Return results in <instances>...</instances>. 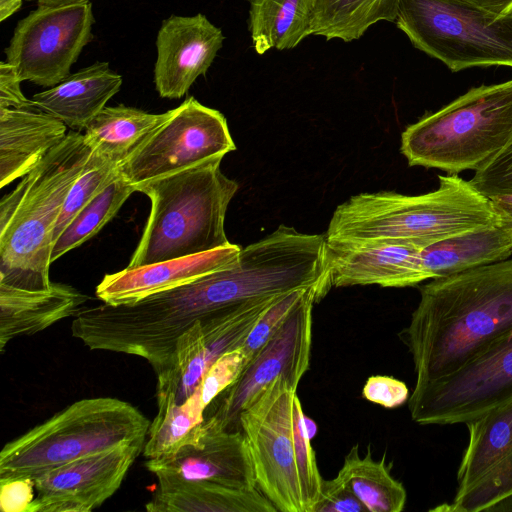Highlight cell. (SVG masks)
Listing matches in <instances>:
<instances>
[{
    "label": "cell",
    "instance_id": "43",
    "mask_svg": "<svg viewBox=\"0 0 512 512\" xmlns=\"http://www.w3.org/2000/svg\"><path fill=\"white\" fill-rule=\"evenodd\" d=\"M23 0H0V21L12 16L22 5Z\"/></svg>",
    "mask_w": 512,
    "mask_h": 512
},
{
    "label": "cell",
    "instance_id": "38",
    "mask_svg": "<svg viewBox=\"0 0 512 512\" xmlns=\"http://www.w3.org/2000/svg\"><path fill=\"white\" fill-rule=\"evenodd\" d=\"M312 512H367L351 489L336 475L322 482L321 495Z\"/></svg>",
    "mask_w": 512,
    "mask_h": 512
},
{
    "label": "cell",
    "instance_id": "22",
    "mask_svg": "<svg viewBox=\"0 0 512 512\" xmlns=\"http://www.w3.org/2000/svg\"><path fill=\"white\" fill-rule=\"evenodd\" d=\"M431 279L447 277L512 256V231L500 223L458 234L421 250Z\"/></svg>",
    "mask_w": 512,
    "mask_h": 512
},
{
    "label": "cell",
    "instance_id": "9",
    "mask_svg": "<svg viewBox=\"0 0 512 512\" xmlns=\"http://www.w3.org/2000/svg\"><path fill=\"white\" fill-rule=\"evenodd\" d=\"M512 400V332L456 371L414 387L408 399L421 425L468 423Z\"/></svg>",
    "mask_w": 512,
    "mask_h": 512
},
{
    "label": "cell",
    "instance_id": "21",
    "mask_svg": "<svg viewBox=\"0 0 512 512\" xmlns=\"http://www.w3.org/2000/svg\"><path fill=\"white\" fill-rule=\"evenodd\" d=\"M122 85V76L107 62H95L70 74L59 84L36 93L35 107L81 130L105 107Z\"/></svg>",
    "mask_w": 512,
    "mask_h": 512
},
{
    "label": "cell",
    "instance_id": "24",
    "mask_svg": "<svg viewBox=\"0 0 512 512\" xmlns=\"http://www.w3.org/2000/svg\"><path fill=\"white\" fill-rule=\"evenodd\" d=\"M148 113L123 104L104 107L84 128L92 150L118 164L171 115Z\"/></svg>",
    "mask_w": 512,
    "mask_h": 512
},
{
    "label": "cell",
    "instance_id": "44",
    "mask_svg": "<svg viewBox=\"0 0 512 512\" xmlns=\"http://www.w3.org/2000/svg\"><path fill=\"white\" fill-rule=\"evenodd\" d=\"M31 1H36L38 3V5L59 6V5H66V4L84 2V1H89V0H31Z\"/></svg>",
    "mask_w": 512,
    "mask_h": 512
},
{
    "label": "cell",
    "instance_id": "17",
    "mask_svg": "<svg viewBox=\"0 0 512 512\" xmlns=\"http://www.w3.org/2000/svg\"><path fill=\"white\" fill-rule=\"evenodd\" d=\"M220 28L198 13L165 19L156 38L154 83L160 97H183L196 79L205 75L221 49Z\"/></svg>",
    "mask_w": 512,
    "mask_h": 512
},
{
    "label": "cell",
    "instance_id": "2",
    "mask_svg": "<svg viewBox=\"0 0 512 512\" xmlns=\"http://www.w3.org/2000/svg\"><path fill=\"white\" fill-rule=\"evenodd\" d=\"M436 190L420 195L360 193L338 205L326 240L391 239L424 248L458 234L501 223L489 197L457 174L439 175Z\"/></svg>",
    "mask_w": 512,
    "mask_h": 512
},
{
    "label": "cell",
    "instance_id": "27",
    "mask_svg": "<svg viewBox=\"0 0 512 512\" xmlns=\"http://www.w3.org/2000/svg\"><path fill=\"white\" fill-rule=\"evenodd\" d=\"M337 476L351 489L367 512H401L407 493L403 484L392 477L386 457L372 458L368 446L361 457L358 444L344 458Z\"/></svg>",
    "mask_w": 512,
    "mask_h": 512
},
{
    "label": "cell",
    "instance_id": "26",
    "mask_svg": "<svg viewBox=\"0 0 512 512\" xmlns=\"http://www.w3.org/2000/svg\"><path fill=\"white\" fill-rule=\"evenodd\" d=\"M469 440L458 472V489L477 480L512 452V400L466 423Z\"/></svg>",
    "mask_w": 512,
    "mask_h": 512
},
{
    "label": "cell",
    "instance_id": "39",
    "mask_svg": "<svg viewBox=\"0 0 512 512\" xmlns=\"http://www.w3.org/2000/svg\"><path fill=\"white\" fill-rule=\"evenodd\" d=\"M0 509L2 512H29L34 500L33 479H12L0 481Z\"/></svg>",
    "mask_w": 512,
    "mask_h": 512
},
{
    "label": "cell",
    "instance_id": "3",
    "mask_svg": "<svg viewBox=\"0 0 512 512\" xmlns=\"http://www.w3.org/2000/svg\"><path fill=\"white\" fill-rule=\"evenodd\" d=\"M92 147L83 133L65 139L0 201V283L27 290L51 285L53 235L64 201Z\"/></svg>",
    "mask_w": 512,
    "mask_h": 512
},
{
    "label": "cell",
    "instance_id": "12",
    "mask_svg": "<svg viewBox=\"0 0 512 512\" xmlns=\"http://www.w3.org/2000/svg\"><path fill=\"white\" fill-rule=\"evenodd\" d=\"M280 296L222 309L188 329L178 339L169 365L156 374L157 406L185 402L220 356L242 347L253 327Z\"/></svg>",
    "mask_w": 512,
    "mask_h": 512
},
{
    "label": "cell",
    "instance_id": "37",
    "mask_svg": "<svg viewBox=\"0 0 512 512\" xmlns=\"http://www.w3.org/2000/svg\"><path fill=\"white\" fill-rule=\"evenodd\" d=\"M362 395L372 403L393 409L407 402L410 393L403 381L391 376L374 375L367 379Z\"/></svg>",
    "mask_w": 512,
    "mask_h": 512
},
{
    "label": "cell",
    "instance_id": "28",
    "mask_svg": "<svg viewBox=\"0 0 512 512\" xmlns=\"http://www.w3.org/2000/svg\"><path fill=\"white\" fill-rule=\"evenodd\" d=\"M400 0H312V35L351 42L379 21L394 22Z\"/></svg>",
    "mask_w": 512,
    "mask_h": 512
},
{
    "label": "cell",
    "instance_id": "41",
    "mask_svg": "<svg viewBox=\"0 0 512 512\" xmlns=\"http://www.w3.org/2000/svg\"><path fill=\"white\" fill-rule=\"evenodd\" d=\"M501 223L512 231V192L489 197Z\"/></svg>",
    "mask_w": 512,
    "mask_h": 512
},
{
    "label": "cell",
    "instance_id": "34",
    "mask_svg": "<svg viewBox=\"0 0 512 512\" xmlns=\"http://www.w3.org/2000/svg\"><path fill=\"white\" fill-rule=\"evenodd\" d=\"M245 366L241 347L226 352L211 365L188 399L205 412L211 403L237 380Z\"/></svg>",
    "mask_w": 512,
    "mask_h": 512
},
{
    "label": "cell",
    "instance_id": "36",
    "mask_svg": "<svg viewBox=\"0 0 512 512\" xmlns=\"http://www.w3.org/2000/svg\"><path fill=\"white\" fill-rule=\"evenodd\" d=\"M470 181L487 197L512 192V142Z\"/></svg>",
    "mask_w": 512,
    "mask_h": 512
},
{
    "label": "cell",
    "instance_id": "42",
    "mask_svg": "<svg viewBox=\"0 0 512 512\" xmlns=\"http://www.w3.org/2000/svg\"><path fill=\"white\" fill-rule=\"evenodd\" d=\"M497 16L512 14V0H465Z\"/></svg>",
    "mask_w": 512,
    "mask_h": 512
},
{
    "label": "cell",
    "instance_id": "1",
    "mask_svg": "<svg viewBox=\"0 0 512 512\" xmlns=\"http://www.w3.org/2000/svg\"><path fill=\"white\" fill-rule=\"evenodd\" d=\"M511 332L512 259H506L421 286L399 337L419 387L456 371Z\"/></svg>",
    "mask_w": 512,
    "mask_h": 512
},
{
    "label": "cell",
    "instance_id": "19",
    "mask_svg": "<svg viewBox=\"0 0 512 512\" xmlns=\"http://www.w3.org/2000/svg\"><path fill=\"white\" fill-rule=\"evenodd\" d=\"M67 134L62 121L35 106L0 108V188L31 172Z\"/></svg>",
    "mask_w": 512,
    "mask_h": 512
},
{
    "label": "cell",
    "instance_id": "25",
    "mask_svg": "<svg viewBox=\"0 0 512 512\" xmlns=\"http://www.w3.org/2000/svg\"><path fill=\"white\" fill-rule=\"evenodd\" d=\"M249 31L257 54L295 48L312 35V0H248Z\"/></svg>",
    "mask_w": 512,
    "mask_h": 512
},
{
    "label": "cell",
    "instance_id": "30",
    "mask_svg": "<svg viewBox=\"0 0 512 512\" xmlns=\"http://www.w3.org/2000/svg\"><path fill=\"white\" fill-rule=\"evenodd\" d=\"M512 497V452L489 467L477 480L458 489L453 501L433 511L480 512L494 511Z\"/></svg>",
    "mask_w": 512,
    "mask_h": 512
},
{
    "label": "cell",
    "instance_id": "23",
    "mask_svg": "<svg viewBox=\"0 0 512 512\" xmlns=\"http://www.w3.org/2000/svg\"><path fill=\"white\" fill-rule=\"evenodd\" d=\"M150 512H277L258 488L186 484L156 489L146 504Z\"/></svg>",
    "mask_w": 512,
    "mask_h": 512
},
{
    "label": "cell",
    "instance_id": "10",
    "mask_svg": "<svg viewBox=\"0 0 512 512\" xmlns=\"http://www.w3.org/2000/svg\"><path fill=\"white\" fill-rule=\"evenodd\" d=\"M236 150L225 116L188 97L118 165L134 187Z\"/></svg>",
    "mask_w": 512,
    "mask_h": 512
},
{
    "label": "cell",
    "instance_id": "6",
    "mask_svg": "<svg viewBox=\"0 0 512 512\" xmlns=\"http://www.w3.org/2000/svg\"><path fill=\"white\" fill-rule=\"evenodd\" d=\"M149 419L112 397L78 400L7 442L0 452V481L29 478L118 446L145 443Z\"/></svg>",
    "mask_w": 512,
    "mask_h": 512
},
{
    "label": "cell",
    "instance_id": "7",
    "mask_svg": "<svg viewBox=\"0 0 512 512\" xmlns=\"http://www.w3.org/2000/svg\"><path fill=\"white\" fill-rule=\"evenodd\" d=\"M394 22L415 48L453 72L512 67V14L497 16L465 0H400Z\"/></svg>",
    "mask_w": 512,
    "mask_h": 512
},
{
    "label": "cell",
    "instance_id": "29",
    "mask_svg": "<svg viewBox=\"0 0 512 512\" xmlns=\"http://www.w3.org/2000/svg\"><path fill=\"white\" fill-rule=\"evenodd\" d=\"M134 192L135 187L119 173L111 184L73 218L55 240L51 263L95 236Z\"/></svg>",
    "mask_w": 512,
    "mask_h": 512
},
{
    "label": "cell",
    "instance_id": "16",
    "mask_svg": "<svg viewBox=\"0 0 512 512\" xmlns=\"http://www.w3.org/2000/svg\"><path fill=\"white\" fill-rule=\"evenodd\" d=\"M421 250L412 243L391 239L326 240L325 264L331 287L415 286L431 279Z\"/></svg>",
    "mask_w": 512,
    "mask_h": 512
},
{
    "label": "cell",
    "instance_id": "40",
    "mask_svg": "<svg viewBox=\"0 0 512 512\" xmlns=\"http://www.w3.org/2000/svg\"><path fill=\"white\" fill-rule=\"evenodd\" d=\"M15 68L8 62L0 64V108L33 107L32 100L27 99L21 91Z\"/></svg>",
    "mask_w": 512,
    "mask_h": 512
},
{
    "label": "cell",
    "instance_id": "32",
    "mask_svg": "<svg viewBox=\"0 0 512 512\" xmlns=\"http://www.w3.org/2000/svg\"><path fill=\"white\" fill-rule=\"evenodd\" d=\"M185 404H167L158 407L150 423L143 454L147 459L160 457L174 450L194 429L204 421Z\"/></svg>",
    "mask_w": 512,
    "mask_h": 512
},
{
    "label": "cell",
    "instance_id": "33",
    "mask_svg": "<svg viewBox=\"0 0 512 512\" xmlns=\"http://www.w3.org/2000/svg\"><path fill=\"white\" fill-rule=\"evenodd\" d=\"M306 417L298 395L294 398L295 461L305 512H312L321 495L323 478L311 445Z\"/></svg>",
    "mask_w": 512,
    "mask_h": 512
},
{
    "label": "cell",
    "instance_id": "20",
    "mask_svg": "<svg viewBox=\"0 0 512 512\" xmlns=\"http://www.w3.org/2000/svg\"><path fill=\"white\" fill-rule=\"evenodd\" d=\"M89 296L63 283L27 290L0 283V352L14 338L33 335L75 316Z\"/></svg>",
    "mask_w": 512,
    "mask_h": 512
},
{
    "label": "cell",
    "instance_id": "5",
    "mask_svg": "<svg viewBox=\"0 0 512 512\" xmlns=\"http://www.w3.org/2000/svg\"><path fill=\"white\" fill-rule=\"evenodd\" d=\"M512 142V79L469 89L407 126L400 151L409 166L449 174L480 170Z\"/></svg>",
    "mask_w": 512,
    "mask_h": 512
},
{
    "label": "cell",
    "instance_id": "8",
    "mask_svg": "<svg viewBox=\"0 0 512 512\" xmlns=\"http://www.w3.org/2000/svg\"><path fill=\"white\" fill-rule=\"evenodd\" d=\"M297 388L278 377L239 415L256 487L279 512H305L295 461L294 398Z\"/></svg>",
    "mask_w": 512,
    "mask_h": 512
},
{
    "label": "cell",
    "instance_id": "4",
    "mask_svg": "<svg viewBox=\"0 0 512 512\" xmlns=\"http://www.w3.org/2000/svg\"><path fill=\"white\" fill-rule=\"evenodd\" d=\"M224 156L135 186L150 200V212L127 267L204 253L229 245L228 206L238 183L221 170Z\"/></svg>",
    "mask_w": 512,
    "mask_h": 512
},
{
    "label": "cell",
    "instance_id": "31",
    "mask_svg": "<svg viewBox=\"0 0 512 512\" xmlns=\"http://www.w3.org/2000/svg\"><path fill=\"white\" fill-rule=\"evenodd\" d=\"M118 165L92 150L85 168L64 201L54 230V242L73 218L119 176Z\"/></svg>",
    "mask_w": 512,
    "mask_h": 512
},
{
    "label": "cell",
    "instance_id": "11",
    "mask_svg": "<svg viewBox=\"0 0 512 512\" xmlns=\"http://www.w3.org/2000/svg\"><path fill=\"white\" fill-rule=\"evenodd\" d=\"M90 1L38 5L14 29L5 49L21 81L53 87L71 73L83 48L91 41L94 24Z\"/></svg>",
    "mask_w": 512,
    "mask_h": 512
},
{
    "label": "cell",
    "instance_id": "15",
    "mask_svg": "<svg viewBox=\"0 0 512 512\" xmlns=\"http://www.w3.org/2000/svg\"><path fill=\"white\" fill-rule=\"evenodd\" d=\"M145 443L111 448L38 476L29 512H90L121 486Z\"/></svg>",
    "mask_w": 512,
    "mask_h": 512
},
{
    "label": "cell",
    "instance_id": "18",
    "mask_svg": "<svg viewBox=\"0 0 512 512\" xmlns=\"http://www.w3.org/2000/svg\"><path fill=\"white\" fill-rule=\"evenodd\" d=\"M241 247L230 243L200 254L164 260L106 274L96 296L110 305L131 304L223 269L238 257Z\"/></svg>",
    "mask_w": 512,
    "mask_h": 512
},
{
    "label": "cell",
    "instance_id": "13",
    "mask_svg": "<svg viewBox=\"0 0 512 512\" xmlns=\"http://www.w3.org/2000/svg\"><path fill=\"white\" fill-rule=\"evenodd\" d=\"M146 468L166 490L186 484L256 487L247 441L241 430H227L207 416L171 452L147 459Z\"/></svg>",
    "mask_w": 512,
    "mask_h": 512
},
{
    "label": "cell",
    "instance_id": "35",
    "mask_svg": "<svg viewBox=\"0 0 512 512\" xmlns=\"http://www.w3.org/2000/svg\"><path fill=\"white\" fill-rule=\"evenodd\" d=\"M313 287L315 286L295 289L285 293L281 295L268 308V310L253 327L241 347L246 365L253 359V357L258 353L262 346L273 336V334L282 326L290 313L304 299V297ZM323 293L325 294L324 291Z\"/></svg>",
    "mask_w": 512,
    "mask_h": 512
},
{
    "label": "cell",
    "instance_id": "14",
    "mask_svg": "<svg viewBox=\"0 0 512 512\" xmlns=\"http://www.w3.org/2000/svg\"><path fill=\"white\" fill-rule=\"evenodd\" d=\"M324 296L319 287L310 289L237 380L217 397V407L209 416L227 430H239L241 411L263 387L278 377L298 387L310 366L313 306Z\"/></svg>",
    "mask_w": 512,
    "mask_h": 512
}]
</instances>
